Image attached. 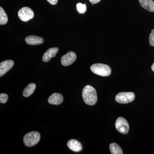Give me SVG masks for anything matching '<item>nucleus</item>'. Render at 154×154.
Instances as JSON below:
<instances>
[{
    "mask_svg": "<svg viewBox=\"0 0 154 154\" xmlns=\"http://www.w3.org/2000/svg\"><path fill=\"white\" fill-rule=\"evenodd\" d=\"M34 13L30 8L24 7L18 12V17L23 22H28L34 17Z\"/></svg>",
    "mask_w": 154,
    "mask_h": 154,
    "instance_id": "obj_6",
    "label": "nucleus"
},
{
    "mask_svg": "<svg viewBox=\"0 0 154 154\" xmlns=\"http://www.w3.org/2000/svg\"><path fill=\"white\" fill-rule=\"evenodd\" d=\"M36 88V85L34 83H30L24 89L23 92V96L28 97L33 94Z\"/></svg>",
    "mask_w": 154,
    "mask_h": 154,
    "instance_id": "obj_14",
    "label": "nucleus"
},
{
    "mask_svg": "<svg viewBox=\"0 0 154 154\" xmlns=\"http://www.w3.org/2000/svg\"><path fill=\"white\" fill-rule=\"evenodd\" d=\"M151 69L154 72V63H153L152 65V66Z\"/></svg>",
    "mask_w": 154,
    "mask_h": 154,
    "instance_id": "obj_22",
    "label": "nucleus"
},
{
    "mask_svg": "<svg viewBox=\"0 0 154 154\" xmlns=\"http://www.w3.org/2000/svg\"><path fill=\"white\" fill-rule=\"evenodd\" d=\"M40 139V134L37 131H31L25 134L23 141L26 146L32 147L38 143Z\"/></svg>",
    "mask_w": 154,
    "mask_h": 154,
    "instance_id": "obj_3",
    "label": "nucleus"
},
{
    "mask_svg": "<svg viewBox=\"0 0 154 154\" xmlns=\"http://www.w3.org/2000/svg\"><path fill=\"white\" fill-rule=\"evenodd\" d=\"M91 71L95 74L102 77H107L110 75L111 72L110 67L107 65L102 63L94 64L91 67Z\"/></svg>",
    "mask_w": 154,
    "mask_h": 154,
    "instance_id": "obj_2",
    "label": "nucleus"
},
{
    "mask_svg": "<svg viewBox=\"0 0 154 154\" xmlns=\"http://www.w3.org/2000/svg\"><path fill=\"white\" fill-rule=\"evenodd\" d=\"M140 5L149 12H154V2L152 0H139Z\"/></svg>",
    "mask_w": 154,
    "mask_h": 154,
    "instance_id": "obj_13",
    "label": "nucleus"
},
{
    "mask_svg": "<svg viewBox=\"0 0 154 154\" xmlns=\"http://www.w3.org/2000/svg\"><path fill=\"white\" fill-rule=\"evenodd\" d=\"M89 1L92 4H96L100 2V0H89Z\"/></svg>",
    "mask_w": 154,
    "mask_h": 154,
    "instance_id": "obj_21",
    "label": "nucleus"
},
{
    "mask_svg": "<svg viewBox=\"0 0 154 154\" xmlns=\"http://www.w3.org/2000/svg\"><path fill=\"white\" fill-rule=\"evenodd\" d=\"M14 61L7 60L0 63V76L2 77L9 71L14 65Z\"/></svg>",
    "mask_w": 154,
    "mask_h": 154,
    "instance_id": "obj_8",
    "label": "nucleus"
},
{
    "mask_svg": "<svg viewBox=\"0 0 154 154\" xmlns=\"http://www.w3.org/2000/svg\"><path fill=\"white\" fill-rule=\"evenodd\" d=\"M25 40L26 43L30 45H38L44 42V39L42 37L33 35L27 36Z\"/></svg>",
    "mask_w": 154,
    "mask_h": 154,
    "instance_id": "obj_11",
    "label": "nucleus"
},
{
    "mask_svg": "<svg viewBox=\"0 0 154 154\" xmlns=\"http://www.w3.org/2000/svg\"><path fill=\"white\" fill-rule=\"evenodd\" d=\"M135 97V94L133 92H121L116 95L115 100L120 104H127L133 101Z\"/></svg>",
    "mask_w": 154,
    "mask_h": 154,
    "instance_id": "obj_4",
    "label": "nucleus"
},
{
    "mask_svg": "<svg viewBox=\"0 0 154 154\" xmlns=\"http://www.w3.org/2000/svg\"><path fill=\"white\" fill-rule=\"evenodd\" d=\"M76 54L73 51H69L63 55L61 59V63L63 66H67L73 63L76 59Z\"/></svg>",
    "mask_w": 154,
    "mask_h": 154,
    "instance_id": "obj_7",
    "label": "nucleus"
},
{
    "mask_svg": "<svg viewBox=\"0 0 154 154\" xmlns=\"http://www.w3.org/2000/svg\"><path fill=\"white\" fill-rule=\"evenodd\" d=\"M110 152L112 154H123L122 149L116 143H111L109 146Z\"/></svg>",
    "mask_w": 154,
    "mask_h": 154,
    "instance_id": "obj_15",
    "label": "nucleus"
},
{
    "mask_svg": "<svg viewBox=\"0 0 154 154\" xmlns=\"http://www.w3.org/2000/svg\"><path fill=\"white\" fill-rule=\"evenodd\" d=\"M8 96L5 94H0V102L2 104H5L8 101Z\"/></svg>",
    "mask_w": 154,
    "mask_h": 154,
    "instance_id": "obj_18",
    "label": "nucleus"
},
{
    "mask_svg": "<svg viewBox=\"0 0 154 154\" xmlns=\"http://www.w3.org/2000/svg\"><path fill=\"white\" fill-rule=\"evenodd\" d=\"M82 97L87 105H94L97 101V95L95 88L91 85L86 86L83 89Z\"/></svg>",
    "mask_w": 154,
    "mask_h": 154,
    "instance_id": "obj_1",
    "label": "nucleus"
},
{
    "mask_svg": "<svg viewBox=\"0 0 154 154\" xmlns=\"http://www.w3.org/2000/svg\"><path fill=\"white\" fill-rule=\"evenodd\" d=\"M8 17L4 9L0 8V25H4L7 24L8 22Z\"/></svg>",
    "mask_w": 154,
    "mask_h": 154,
    "instance_id": "obj_16",
    "label": "nucleus"
},
{
    "mask_svg": "<svg viewBox=\"0 0 154 154\" xmlns=\"http://www.w3.org/2000/svg\"><path fill=\"white\" fill-rule=\"evenodd\" d=\"M77 11L79 14H83L85 13L87 11V6L86 4L79 3L76 5Z\"/></svg>",
    "mask_w": 154,
    "mask_h": 154,
    "instance_id": "obj_17",
    "label": "nucleus"
},
{
    "mask_svg": "<svg viewBox=\"0 0 154 154\" xmlns=\"http://www.w3.org/2000/svg\"><path fill=\"white\" fill-rule=\"evenodd\" d=\"M67 146L69 149L74 152H79L82 150V144L76 140H70L68 142Z\"/></svg>",
    "mask_w": 154,
    "mask_h": 154,
    "instance_id": "obj_12",
    "label": "nucleus"
},
{
    "mask_svg": "<svg viewBox=\"0 0 154 154\" xmlns=\"http://www.w3.org/2000/svg\"><path fill=\"white\" fill-rule=\"evenodd\" d=\"M115 127L119 132L122 134H126L129 129V124L125 119L119 117L117 119L115 123Z\"/></svg>",
    "mask_w": 154,
    "mask_h": 154,
    "instance_id": "obj_5",
    "label": "nucleus"
},
{
    "mask_svg": "<svg viewBox=\"0 0 154 154\" xmlns=\"http://www.w3.org/2000/svg\"><path fill=\"white\" fill-rule=\"evenodd\" d=\"M58 51L59 48L57 47L49 48L43 54L42 60L45 62L49 61L51 58L55 57Z\"/></svg>",
    "mask_w": 154,
    "mask_h": 154,
    "instance_id": "obj_9",
    "label": "nucleus"
},
{
    "mask_svg": "<svg viewBox=\"0 0 154 154\" xmlns=\"http://www.w3.org/2000/svg\"><path fill=\"white\" fill-rule=\"evenodd\" d=\"M48 2L52 5H55L57 4L58 0H47Z\"/></svg>",
    "mask_w": 154,
    "mask_h": 154,
    "instance_id": "obj_20",
    "label": "nucleus"
},
{
    "mask_svg": "<svg viewBox=\"0 0 154 154\" xmlns=\"http://www.w3.org/2000/svg\"><path fill=\"white\" fill-rule=\"evenodd\" d=\"M149 44L152 46H154V29L152 30L151 33L149 36Z\"/></svg>",
    "mask_w": 154,
    "mask_h": 154,
    "instance_id": "obj_19",
    "label": "nucleus"
},
{
    "mask_svg": "<svg viewBox=\"0 0 154 154\" xmlns=\"http://www.w3.org/2000/svg\"><path fill=\"white\" fill-rule=\"evenodd\" d=\"M63 98L62 95L58 93H54L51 95L48 99V102L51 105H60L63 102Z\"/></svg>",
    "mask_w": 154,
    "mask_h": 154,
    "instance_id": "obj_10",
    "label": "nucleus"
}]
</instances>
